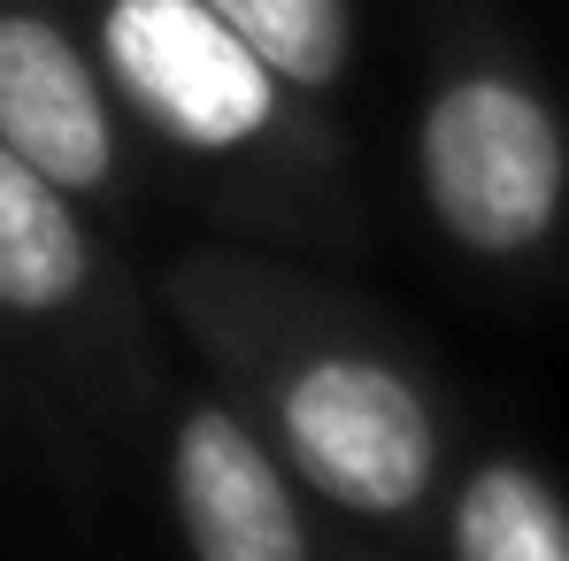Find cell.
Returning <instances> with one entry per match:
<instances>
[{
	"instance_id": "6da1fadb",
	"label": "cell",
	"mask_w": 569,
	"mask_h": 561,
	"mask_svg": "<svg viewBox=\"0 0 569 561\" xmlns=\"http://www.w3.org/2000/svg\"><path fill=\"white\" fill-rule=\"evenodd\" d=\"M423 192L485 254L531 247L562 208V131L523 86L462 78L423 116Z\"/></svg>"
},
{
	"instance_id": "7a4b0ae2",
	"label": "cell",
	"mask_w": 569,
	"mask_h": 561,
	"mask_svg": "<svg viewBox=\"0 0 569 561\" xmlns=\"http://www.w3.org/2000/svg\"><path fill=\"white\" fill-rule=\"evenodd\" d=\"M100 47L116 86L192 147H239L278 116V70L208 0H108Z\"/></svg>"
},
{
	"instance_id": "3957f363",
	"label": "cell",
	"mask_w": 569,
	"mask_h": 561,
	"mask_svg": "<svg viewBox=\"0 0 569 561\" xmlns=\"http://www.w3.org/2000/svg\"><path fill=\"white\" fill-rule=\"evenodd\" d=\"M292 462L339 508H408L431 484V415L378 362H316L284 392Z\"/></svg>"
},
{
	"instance_id": "277c9868",
	"label": "cell",
	"mask_w": 569,
	"mask_h": 561,
	"mask_svg": "<svg viewBox=\"0 0 569 561\" xmlns=\"http://www.w3.org/2000/svg\"><path fill=\"white\" fill-rule=\"evenodd\" d=\"M0 147H16L54 186L86 192L108 178V108L78 47L39 16H0Z\"/></svg>"
},
{
	"instance_id": "5b68a950",
	"label": "cell",
	"mask_w": 569,
	"mask_h": 561,
	"mask_svg": "<svg viewBox=\"0 0 569 561\" xmlns=\"http://www.w3.org/2000/svg\"><path fill=\"white\" fill-rule=\"evenodd\" d=\"M178 508L200 561H308L270 454L231 415H192L178 439Z\"/></svg>"
},
{
	"instance_id": "8992f818",
	"label": "cell",
	"mask_w": 569,
	"mask_h": 561,
	"mask_svg": "<svg viewBox=\"0 0 569 561\" xmlns=\"http://www.w3.org/2000/svg\"><path fill=\"white\" fill-rule=\"evenodd\" d=\"M86 284V239L47 170L0 147V308H62Z\"/></svg>"
},
{
	"instance_id": "52a82bcc",
	"label": "cell",
	"mask_w": 569,
	"mask_h": 561,
	"mask_svg": "<svg viewBox=\"0 0 569 561\" xmlns=\"http://www.w3.org/2000/svg\"><path fill=\"white\" fill-rule=\"evenodd\" d=\"M455 539L462 561H569V523L547 500V484L531 469H477L462 508H455Z\"/></svg>"
},
{
	"instance_id": "ba28073f",
	"label": "cell",
	"mask_w": 569,
	"mask_h": 561,
	"mask_svg": "<svg viewBox=\"0 0 569 561\" xmlns=\"http://www.w3.org/2000/svg\"><path fill=\"white\" fill-rule=\"evenodd\" d=\"M278 78L331 86L347 70V0H208Z\"/></svg>"
}]
</instances>
